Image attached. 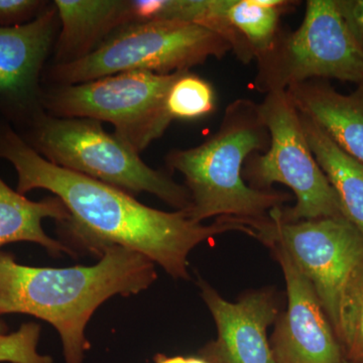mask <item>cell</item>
<instances>
[{"mask_svg":"<svg viewBox=\"0 0 363 363\" xmlns=\"http://www.w3.org/2000/svg\"><path fill=\"white\" fill-rule=\"evenodd\" d=\"M286 91L301 114L317 123L344 152L363 162V82L347 95L322 79L298 83Z\"/></svg>","mask_w":363,"mask_h":363,"instance_id":"cell-14","label":"cell"},{"mask_svg":"<svg viewBox=\"0 0 363 363\" xmlns=\"http://www.w3.org/2000/svg\"><path fill=\"white\" fill-rule=\"evenodd\" d=\"M342 363H351V362H346V360H344V362Z\"/></svg>","mask_w":363,"mask_h":363,"instance_id":"cell-24","label":"cell"},{"mask_svg":"<svg viewBox=\"0 0 363 363\" xmlns=\"http://www.w3.org/2000/svg\"><path fill=\"white\" fill-rule=\"evenodd\" d=\"M214 108L215 92L212 85L192 72H182L167 97V109L171 118H201L211 113Z\"/></svg>","mask_w":363,"mask_h":363,"instance_id":"cell-19","label":"cell"},{"mask_svg":"<svg viewBox=\"0 0 363 363\" xmlns=\"http://www.w3.org/2000/svg\"><path fill=\"white\" fill-rule=\"evenodd\" d=\"M59 30L54 4L30 23L0 28V121L11 124L16 133L45 112L40 79Z\"/></svg>","mask_w":363,"mask_h":363,"instance_id":"cell-10","label":"cell"},{"mask_svg":"<svg viewBox=\"0 0 363 363\" xmlns=\"http://www.w3.org/2000/svg\"><path fill=\"white\" fill-rule=\"evenodd\" d=\"M296 4L285 0H225L224 14L259 59L276 42L281 14Z\"/></svg>","mask_w":363,"mask_h":363,"instance_id":"cell-17","label":"cell"},{"mask_svg":"<svg viewBox=\"0 0 363 363\" xmlns=\"http://www.w3.org/2000/svg\"><path fill=\"white\" fill-rule=\"evenodd\" d=\"M48 6L49 2L44 0H0V28L30 23Z\"/></svg>","mask_w":363,"mask_h":363,"instance_id":"cell-20","label":"cell"},{"mask_svg":"<svg viewBox=\"0 0 363 363\" xmlns=\"http://www.w3.org/2000/svg\"><path fill=\"white\" fill-rule=\"evenodd\" d=\"M156 363H209L204 358L199 357H167V355L157 354L154 358Z\"/></svg>","mask_w":363,"mask_h":363,"instance_id":"cell-23","label":"cell"},{"mask_svg":"<svg viewBox=\"0 0 363 363\" xmlns=\"http://www.w3.org/2000/svg\"><path fill=\"white\" fill-rule=\"evenodd\" d=\"M60 30L52 65L88 56L123 26L133 23L131 0H55Z\"/></svg>","mask_w":363,"mask_h":363,"instance_id":"cell-13","label":"cell"},{"mask_svg":"<svg viewBox=\"0 0 363 363\" xmlns=\"http://www.w3.org/2000/svg\"><path fill=\"white\" fill-rule=\"evenodd\" d=\"M0 159L16 169L18 193L43 189L64 203L70 218L59 224L73 243L99 255L109 247L133 250L176 279L190 278L188 255L200 243L228 231L253 236L252 229L236 217H218L211 225H204L186 211L154 209L121 189L56 166L1 121Z\"/></svg>","mask_w":363,"mask_h":363,"instance_id":"cell-1","label":"cell"},{"mask_svg":"<svg viewBox=\"0 0 363 363\" xmlns=\"http://www.w3.org/2000/svg\"><path fill=\"white\" fill-rule=\"evenodd\" d=\"M45 218L59 223L68 220L70 213L59 198L30 201L0 178V247L6 243L28 241L42 245L52 257L75 255L70 247L45 234L42 226Z\"/></svg>","mask_w":363,"mask_h":363,"instance_id":"cell-15","label":"cell"},{"mask_svg":"<svg viewBox=\"0 0 363 363\" xmlns=\"http://www.w3.org/2000/svg\"><path fill=\"white\" fill-rule=\"evenodd\" d=\"M300 117L310 149L337 194L344 216L363 236V162L344 152L311 119Z\"/></svg>","mask_w":363,"mask_h":363,"instance_id":"cell-16","label":"cell"},{"mask_svg":"<svg viewBox=\"0 0 363 363\" xmlns=\"http://www.w3.org/2000/svg\"><path fill=\"white\" fill-rule=\"evenodd\" d=\"M255 238L285 248L298 271L311 283L334 331L337 330L341 294L353 272L363 266V236L346 217L281 222L241 219Z\"/></svg>","mask_w":363,"mask_h":363,"instance_id":"cell-9","label":"cell"},{"mask_svg":"<svg viewBox=\"0 0 363 363\" xmlns=\"http://www.w3.org/2000/svg\"><path fill=\"white\" fill-rule=\"evenodd\" d=\"M313 79L363 82V50L339 11L336 0H309L297 30L279 33L257 59V90L267 94Z\"/></svg>","mask_w":363,"mask_h":363,"instance_id":"cell-8","label":"cell"},{"mask_svg":"<svg viewBox=\"0 0 363 363\" xmlns=\"http://www.w3.org/2000/svg\"><path fill=\"white\" fill-rule=\"evenodd\" d=\"M336 336L344 360L363 363V266L353 272L341 294Z\"/></svg>","mask_w":363,"mask_h":363,"instance_id":"cell-18","label":"cell"},{"mask_svg":"<svg viewBox=\"0 0 363 363\" xmlns=\"http://www.w3.org/2000/svg\"><path fill=\"white\" fill-rule=\"evenodd\" d=\"M233 51L218 33L195 23L152 21L116 30L96 50L72 63L51 65L44 80L73 85L131 71L167 74L190 71L209 58Z\"/></svg>","mask_w":363,"mask_h":363,"instance_id":"cell-5","label":"cell"},{"mask_svg":"<svg viewBox=\"0 0 363 363\" xmlns=\"http://www.w3.org/2000/svg\"><path fill=\"white\" fill-rule=\"evenodd\" d=\"M157 278L152 260L121 247L104 248L94 266L64 269L23 266L0 252V316L21 313L49 322L66 363H83L86 325L97 308L113 296L143 292Z\"/></svg>","mask_w":363,"mask_h":363,"instance_id":"cell-2","label":"cell"},{"mask_svg":"<svg viewBox=\"0 0 363 363\" xmlns=\"http://www.w3.org/2000/svg\"><path fill=\"white\" fill-rule=\"evenodd\" d=\"M259 112L271 143L264 154L248 157L243 179L255 190H272L274 184H283L297 199L293 207L274 208L269 214L288 223L344 216L338 196L315 160L300 112L286 91L267 93Z\"/></svg>","mask_w":363,"mask_h":363,"instance_id":"cell-6","label":"cell"},{"mask_svg":"<svg viewBox=\"0 0 363 363\" xmlns=\"http://www.w3.org/2000/svg\"><path fill=\"white\" fill-rule=\"evenodd\" d=\"M16 346V333L7 334V326L0 320V362H6Z\"/></svg>","mask_w":363,"mask_h":363,"instance_id":"cell-22","label":"cell"},{"mask_svg":"<svg viewBox=\"0 0 363 363\" xmlns=\"http://www.w3.org/2000/svg\"><path fill=\"white\" fill-rule=\"evenodd\" d=\"M52 164L128 193L147 192L180 211L190 209V193L162 172L150 168L130 145L90 118H60L47 112L18 133Z\"/></svg>","mask_w":363,"mask_h":363,"instance_id":"cell-4","label":"cell"},{"mask_svg":"<svg viewBox=\"0 0 363 363\" xmlns=\"http://www.w3.org/2000/svg\"><path fill=\"white\" fill-rule=\"evenodd\" d=\"M182 72H124L79 84L51 86L44 88L43 105L48 114L60 118L112 123L114 133L140 154L173 121L167 97Z\"/></svg>","mask_w":363,"mask_h":363,"instance_id":"cell-7","label":"cell"},{"mask_svg":"<svg viewBox=\"0 0 363 363\" xmlns=\"http://www.w3.org/2000/svg\"><path fill=\"white\" fill-rule=\"evenodd\" d=\"M198 285L217 329L216 339L198 355L209 363H276L267 338V329L281 313L276 290L250 291L233 303L204 279Z\"/></svg>","mask_w":363,"mask_h":363,"instance_id":"cell-12","label":"cell"},{"mask_svg":"<svg viewBox=\"0 0 363 363\" xmlns=\"http://www.w3.org/2000/svg\"><path fill=\"white\" fill-rule=\"evenodd\" d=\"M285 277L288 306L279 313L269 344L276 363H342V350L311 283L285 248L269 242Z\"/></svg>","mask_w":363,"mask_h":363,"instance_id":"cell-11","label":"cell"},{"mask_svg":"<svg viewBox=\"0 0 363 363\" xmlns=\"http://www.w3.org/2000/svg\"><path fill=\"white\" fill-rule=\"evenodd\" d=\"M269 143L259 104L238 99L228 105L220 128L209 140L192 149L172 150L167 164L185 179L192 201L186 211L190 219L197 223L211 217L262 220L290 201L288 193L255 190L243 179L248 157L269 149Z\"/></svg>","mask_w":363,"mask_h":363,"instance_id":"cell-3","label":"cell"},{"mask_svg":"<svg viewBox=\"0 0 363 363\" xmlns=\"http://www.w3.org/2000/svg\"><path fill=\"white\" fill-rule=\"evenodd\" d=\"M339 11L363 50V0H336Z\"/></svg>","mask_w":363,"mask_h":363,"instance_id":"cell-21","label":"cell"}]
</instances>
